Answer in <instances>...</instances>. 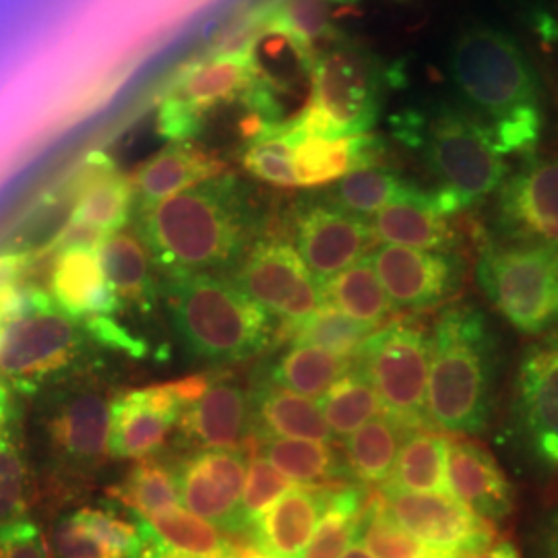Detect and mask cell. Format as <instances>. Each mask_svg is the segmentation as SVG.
I'll use <instances>...</instances> for the list:
<instances>
[{
    "mask_svg": "<svg viewBox=\"0 0 558 558\" xmlns=\"http://www.w3.org/2000/svg\"><path fill=\"white\" fill-rule=\"evenodd\" d=\"M461 558H521L519 557V550L511 544V542H507V539H502V542H497V544H490V546H486V548H482L478 553H472V555H468V557Z\"/></svg>",
    "mask_w": 558,
    "mask_h": 558,
    "instance_id": "cell-52",
    "label": "cell"
},
{
    "mask_svg": "<svg viewBox=\"0 0 558 558\" xmlns=\"http://www.w3.org/2000/svg\"><path fill=\"white\" fill-rule=\"evenodd\" d=\"M0 558H50L40 527L29 519L0 525Z\"/></svg>",
    "mask_w": 558,
    "mask_h": 558,
    "instance_id": "cell-47",
    "label": "cell"
},
{
    "mask_svg": "<svg viewBox=\"0 0 558 558\" xmlns=\"http://www.w3.org/2000/svg\"><path fill=\"white\" fill-rule=\"evenodd\" d=\"M29 257L25 253H4L0 255V292L20 281Z\"/></svg>",
    "mask_w": 558,
    "mask_h": 558,
    "instance_id": "cell-50",
    "label": "cell"
},
{
    "mask_svg": "<svg viewBox=\"0 0 558 558\" xmlns=\"http://www.w3.org/2000/svg\"><path fill=\"white\" fill-rule=\"evenodd\" d=\"M85 329L41 290L17 319L0 325V380L20 396L38 393L85 352Z\"/></svg>",
    "mask_w": 558,
    "mask_h": 558,
    "instance_id": "cell-6",
    "label": "cell"
},
{
    "mask_svg": "<svg viewBox=\"0 0 558 558\" xmlns=\"http://www.w3.org/2000/svg\"><path fill=\"white\" fill-rule=\"evenodd\" d=\"M209 377L197 375L166 385L122 393L112 401L110 458L145 459L156 453L180 422L184 408L207 389Z\"/></svg>",
    "mask_w": 558,
    "mask_h": 558,
    "instance_id": "cell-12",
    "label": "cell"
},
{
    "mask_svg": "<svg viewBox=\"0 0 558 558\" xmlns=\"http://www.w3.org/2000/svg\"><path fill=\"white\" fill-rule=\"evenodd\" d=\"M476 281L519 333L539 336L558 327V248L530 242L486 246Z\"/></svg>",
    "mask_w": 558,
    "mask_h": 558,
    "instance_id": "cell-7",
    "label": "cell"
},
{
    "mask_svg": "<svg viewBox=\"0 0 558 558\" xmlns=\"http://www.w3.org/2000/svg\"><path fill=\"white\" fill-rule=\"evenodd\" d=\"M319 405L329 430L338 437L354 435L380 412L379 396L356 362L320 396Z\"/></svg>",
    "mask_w": 558,
    "mask_h": 558,
    "instance_id": "cell-42",
    "label": "cell"
},
{
    "mask_svg": "<svg viewBox=\"0 0 558 558\" xmlns=\"http://www.w3.org/2000/svg\"><path fill=\"white\" fill-rule=\"evenodd\" d=\"M410 433L387 416L371 420L345 442L350 472L366 484H385L391 478L399 453V439Z\"/></svg>",
    "mask_w": 558,
    "mask_h": 558,
    "instance_id": "cell-40",
    "label": "cell"
},
{
    "mask_svg": "<svg viewBox=\"0 0 558 558\" xmlns=\"http://www.w3.org/2000/svg\"><path fill=\"white\" fill-rule=\"evenodd\" d=\"M246 470V456L240 449H203L177 470L180 502L221 532L242 534L240 507Z\"/></svg>",
    "mask_w": 558,
    "mask_h": 558,
    "instance_id": "cell-15",
    "label": "cell"
},
{
    "mask_svg": "<svg viewBox=\"0 0 558 558\" xmlns=\"http://www.w3.org/2000/svg\"><path fill=\"white\" fill-rule=\"evenodd\" d=\"M242 166L255 179L274 186H299L294 172V143L286 133V122L265 129L259 137L251 140L242 154Z\"/></svg>",
    "mask_w": 558,
    "mask_h": 558,
    "instance_id": "cell-45",
    "label": "cell"
},
{
    "mask_svg": "<svg viewBox=\"0 0 558 558\" xmlns=\"http://www.w3.org/2000/svg\"><path fill=\"white\" fill-rule=\"evenodd\" d=\"M260 80L257 52L201 54L186 62L161 96L160 135L174 143L195 137L211 110L240 98L248 100Z\"/></svg>",
    "mask_w": 558,
    "mask_h": 558,
    "instance_id": "cell-10",
    "label": "cell"
},
{
    "mask_svg": "<svg viewBox=\"0 0 558 558\" xmlns=\"http://www.w3.org/2000/svg\"><path fill=\"white\" fill-rule=\"evenodd\" d=\"M234 283L267 313L294 325L311 317L320 304V288L299 251L283 240H259L234 274Z\"/></svg>",
    "mask_w": 558,
    "mask_h": 558,
    "instance_id": "cell-13",
    "label": "cell"
},
{
    "mask_svg": "<svg viewBox=\"0 0 558 558\" xmlns=\"http://www.w3.org/2000/svg\"><path fill=\"white\" fill-rule=\"evenodd\" d=\"M447 482L456 499L490 523L513 511V488L497 459L472 440L449 442Z\"/></svg>",
    "mask_w": 558,
    "mask_h": 558,
    "instance_id": "cell-23",
    "label": "cell"
},
{
    "mask_svg": "<svg viewBox=\"0 0 558 558\" xmlns=\"http://www.w3.org/2000/svg\"><path fill=\"white\" fill-rule=\"evenodd\" d=\"M161 294L182 345L195 359H253L276 333L271 313L234 281L216 274L166 278Z\"/></svg>",
    "mask_w": 558,
    "mask_h": 558,
    "instance_id": "cell-3",
    "label": "cell"
},
{
    "mask_svg": "<svg viewBox=\"0 0 558 558\" xmlns=\"http://www.w3.org/2000/svg\"><path fill=\"white\" fill-rule=\"evenodd\" d=\"M108 497L129 507L137 518L160 515L180 507L177 470L154 459H140L122 482L108 488Z\"/></svg>",
    "mask_w": 558,
    "mask_h": 558,
    "instance_id": "cell-38",
    "label": "cell"
},
{
    "mask_svg": "<svg viewBox=\"0 0 558 558\" xmlns=\"http://www.w3.org/2000/svg\"><path fill=\"white\" fill-rule=\"evenodd\" d=\"M311 77L313 100L286 122L292 143L302 137H359L375 126L383 77L368 52L354 46L327 48L313 62Z\"/></svg>",
    "mask_w": 558,
    "mask_h": 558,
    "instance_id": "cell-5",
    "label": "cell"
},
{
    "mask_svg": "<svg viewBox=\"0 0 558 558\" xmlns=\"http://www.w3.org/2000/svg\"><path fill=\"white\" fill-rule=\"evenodd\" d=\"M101 240L59 244L50 269V296L81 325L120 313L119 299L104 271Z\"/></svg>",
    "mask_w": 558,
    "mask_h": 558,
    "instance_id": "cell-20",
    "label": "cell"
},
{
    "mask_svg": "<svg viewBox=\"0 0 558 558\" xmlns=\"http://www.w3.org/2000/svg\"><path fill=\"white\" fill-rule=\"evenodd\" d=\"M149 257L166 278L220 274L251 251L255 211L236 177L221 174L149 207L137 226Z\"/></svg>",
    "mask_w": 558,
    "mask_h": 558,
    "instance_id": "cell-1",
    "label": "cell"
},
{
    "mask_svg": "<svg viewBox=\"0 0 558 558\" xmlns=\"http://www.w3.org/2000/svg\"><path fill=\"white\" fill-rule=\"evenodd\" d=\"M379 141L368 135L320 140L302 137L294 143V172L299 186H320L345 174L375 166L379 154Z\"/></svg>",
    "mask_w": 558,
    "mask_h": 558,
    "instance_id": "cell-30",
    "label": "cell"
},
{
    "mask_svg": "<svg viewBox=\"0 0 558 558\" xmlns=\"http://www.w3.org/2000/svg\"><path fill=\"white\" fill-rule=\"evenodd\" d=\"M135 209L131 179L104 156H94L75 180V203L66 228L108 236L126 228Z\"/></svg>",
    "mask_w": 558,
    "mask_h": 558,
    "instance_id": "cell-22",
    "label": "cell"
},
{
    "mask_svg": "<svg viewBox=\"0 0 558 558\" xmlns=\"http://www.w3.org/2000/svg\"><path fill=\"white\" fill-rule=\"evenodd\" d=\"M240 558H274V557H267V555H263V553H248V555H242Z\"/></svg>",
    "mask_w": 558,
    "mask_h": 558,
    "instance_id": "cell-56",
    "label": "cell"
},
{
    "mask_svg": "<svg viewBox=\"0 0 558 558\" xmlns=\"http://www.w3.org/2000/svg\"><path fill=\"white\" fill-rule=\"evenodd\" d=\"M375 329L377 325L373 323L354 319L336 306L320 304L311 317L294 325H283L281 331L292 345H313L343 359H356L360 348Z\"/></svg>",
    "mask_w": 558,
    "mask_h": 558,
    "instance_id": "cell-35",
    "label": "cell"
},
{
    "mask_svg": "<svg viewBox=\"0 0 558 558\" xmlns=\"http://www.w3.org/2000/svg\"><path fill=\"white\" fill-rule=\"evenodd\" d=\"M263 458L286 478L311 488H323L343 474L338 453L319 440H263Z\"/></svg>",
    "mask_w": 558,
    "mask_h": 558,
    "instance_id": "cell-41",
    "label": "cell"
},
{
    "mask_svg": "<svg viewBox=\"0 0 558 558\" xmlns=\"http://www.w3.org/2000/svg\"><path fill=\"white\" fill-rule=\"evenodd\" d=\"M101 263L108 283L119 299L120 311L149 315L158 302L154 260L137 230L122 228L101 240Z\"/></svg>",
    "mask_w": 558,
    "mask_h": 558,
    "instance_id": "cell-27",
    "label": "cell"
},
{
    "mask_svg": "<svg viewBox=\"0 0 558 558\" xmlns=\"http://www.w3.org/2000/svg\"><path fill=\"white\" fill-rule=\"evenodd\" d=\"M499 221L509 239L558 248V158L532 161L502 184Z\"/></svg>",
    "mask_w": 558,
    "mask_h": 558,
    "instance_id": "cell-19",
    "label": "cell"
},
{
    "mask_svg": "<svg viewBox=\"0 0 558 558\" xmlns=\"http://www.w3.org/2000/svg\"><path fill=\"white\" fill-rule=\"evenodd\" d=\"M251 393L236 380L216 379L184 408L179 424L201 449H240L251 437Z\"/></svg>",
    "mask_w": 558,
    "mask_h": 558,
    "instance_id": "cell-21",
    "label": "cell"
},
{
    "mask_svg": "<svg viewBox=\"0 0 558 558\" xmlns=\"http://www.w3.org/2000/svg\"><path fill=\"white\" fill-rule=\"evenodd\" d=\"M137 521L85 507L60 519L52 530L54 558H140Z\"/></svg>",
    "mask_w": 558,
    "mask_h": 558,
    "instance_id": "cell-25",
    "label": "cell"
},
{
    "mask_svg": "<svg viewBox=\"0 0 558 558\" xmlns=\"http://www.w3.org/2000/svg\"><path fill=\"white\" fill-rule=\"evenodd\" d=\"M536 553L538 558H558V507L539 523Z\"/></svg>",
    "mask_w": 558,
    "mask_h": 558,
    "instance_id": "cell-49",
    "label": "cell"
},
{
    "mask_svg": "<svg viewBox=\"0 0 558 558\" xmlns=\"http://www.w3.org/2000/svg\"><path fill=\"white\" fill-rule=\"evenodd\" d=\"M32 500V476L17 430L0 426V525L25 519Z\"/></svg>",
    "mask_w": 558,
    "mask_h": 558,
    "instance_id": "cell-44",
    "label": "cell"
},
{
    "mask_svg": "<svg viewBox=\"0 0 558 558\" xmlns=\"http://www.w3.org/2000/svg\"><path fill=\"white\" fill-rule=\"evenodd\" d=\"M497 336L472 304L440 313L430 336L426 408L430 420L453 435H482L493 416Z\"/></svg>",
    "mask_w": 558,
    "mask_h": 558,
    "instance_id": "cell-2",
    "label": "cell"
},
{
    "mask_svg": "<svg viewBox=\"0 0 558 558\" xmlns=\"http://www.w3.org/2000/svg\"><path fill=\"white\" fill-rule=\"evenodd\" d=\"M430 558H461V555L453 553V550H435Z\"/></svg>",
    "mask_w": 558,
    "mask_h": 558,
    "instance_id": "cell-55",
    "label": "cell"
},
{
    "mask_svg": "<svg viewBox=\"0 0 558 558\" xmlns=\"http://www.w3.org/2000/svg\"><path fill=\"white\" fill-rule=\"evenodd\" d=\"M420 133L430 170L440 180L439 189L433 191L435 201L447 218L502 186L507 163L484 122L449 110Z\"/></svg>",
    "mask_w": 558,
    "mask_h": 558,
    "instance_id": "cell-8",
    "label": "cell"
},
{
    "mask_svg": "<svg viewBox=\"0 0 558 558\" xmlns=\"http://www.w3.org/2000/svg\"><path fill=\"white\" fill-rule=\"evenodd\" d=\"M416 191L418 186L401 179L396 172L368 166L339 179L338 184L327 195V203L360 218H366L379 214L380 209L396 201L410 197Z\"/></svg>",
    "mask_w": 558,
    "mask_h": 558,
    "instance_id": "cell-37",
    "label": "cell"
},
{
    "mask_svg": "<svg viewBox=\"0 0 558 558\" xmlns=\"http://www.w3.org/2000/svg\"><path fill=\"white\" fill-rule=\"evenodd\" d=\"M356 366L379 396L385 416L403 430L428 426V375L430 339L410 323L393 320L364 341Z\"/></svg>",
    "mask_w": 558,
    "mask_h": 558,
    "instance_id": "cell-9",
    "label": "cell"
},
{
    "mask_svg": "<svg viewBox=\"0 0 558 558\" xmlns=\"http://www.w3.org/2000/svg\"><path fill=\"white\" fill-rule=\"evenodd\" d=\"M518 416L539 463L558 470V333L530 345L521 359Z\"/></svg>",
    "mask_w": 558,
    "mask_h": 558,
    "instance_id": "cell-18",
    "label": "cell"
},
{
    "mask_svg": "<svg viewBox=\"0 0 558 558\" xmlns=\"http://www.w3.org/2000/svg\"><path fill=\"white\" fill-rule=\"evenodd\" d=\"M329 497V488L288 490L253 525L255 550L267 557L299 558L313 538Z\"/></svg>",
    "mask_w": 558,
    "mask_h": 558,
    "instance_id": "cell-24",
    "label": "cell"
},
{
    "mask_svg": "<svg viewBox=\"0 0 558 558\" xmlns=\"http://www.w3.org/2000/svg\"><path fill=\"white\" fill-rule=\"evenodd\" d=\"M223 174V163L186 141L172 143L131 177L135 209L149 207Z\"/></svg>",
    "mask_w": 558,
    "mask_h": 558,
    "instance_id": "cell-26",
    "label": "cell"
},
{
    "mask_svg": "<svg viewBox=\"0 0 558 558\" xmlns=\"http://www.w3.org/2000/svg\"><path fill=\"white\" fill-rule=\"evenodd\" d=\"M341 558H375L368 550H364L362 546H359V544H354L345 555Z\"/></svg>",
    "mask_w": 558,
    "mask_h": 558,
    "instance_id": "cell-54",
    "label": "cell"
},
{
    "mask_svg": "<svg viewBox=\"0 0 558 558\" xmlns=\"http://www.w3.org/2000/svg\"><path fill=\"white\" fill-rule=\"evenodd\" d=\"M110 391L100 380L66 385L50 401L46 435L52 458L75 474L96 472L110 458Z\"/></svg>",
    "mask_w": 558,
    "mask_h": 558,
    "instance_id": "cell-11",
    "label": "cell"
},
{
    "mask_svg": "<svg viewBox=\"0 0 558 558\" xmlns=\"http://www.w3.org/2000/svg\"><path fill=\"white\" fill-rule=\"evenodd\" d=\"M140 525V523H137ZM141 538H143V546H141L140 558H193L186 557V555H180L174 553L170 548H166L163 544H160L154 536H149L143 527L140 525Z\"/></svg>",
    "mask_w": 558,
    "mask_h": 558,
    "instance_id": "cell-51",
    "label": "cell"
},
{
    "mask_svg": "<svg viewBox=\"0 0 558 558\" xmlns=\"http://www.w3.org/2000/svg\"><path fill=\"white\" fill-rule=\"evenodd\" d=\"M373 242L375 234L371 221L327 201L311 205L296 218L300 257L319 288L359 263Z\"/></svg>",
    "mask_w": 558,
    "mask_h": 558,
    "instance_id": "cell-17",
    "label": "cell"
},
{
    "mask_svg": "<svg viewBox=\"0 0 558 558\" xmlns=\"http://www.w3.org/2000/svg\"><path fill=\"white\" fill-rule=\"evenodd\" d=\"M15 405H13V391L0 380V426H7L13 422Z\"/></svg>",
    "mask_w": 558,
    "mask_h": 558,
    "instance_id": "cell-53",
    "label": "cell"
},
{
    "mask_svg": "<svg viewBox=\"0 0 558 558\" xmlns=\"http://www.w3.org/2000/svg\"><path fill=\"white\" fill-rule=\"evenodd\" d=\"M141 527L166 548L193 558H240L239 548L221 534L220 527L191 513L189 509H170L154 518H137Z\"/></svg>",
    "mask_w": 558,
    "mask_h": 558,
    "instance_id": "cell-32",
    "label": "cell"
},
{
    "mask_svg": "<svg viewBox=\"0 0 558 558\" xmlns=\"http://www.w3.org/2000/svg\"><path fill=\"white\" fill-rule=\"evenodd\" d=\"M354 360L313 345H292L271 368V385L304 398H320L336 380L352 371Z\"/></svg>",
    "mask_w": 558,
    "mask_h": 558,
    "instance_id": "cell-34",
    "label": "cell"
},
{
    "mask_svg": "<svg viewBox=\"0 0 558 558\" xmlns=\"http://www.w3.org/2000/svg\"><path fill=\"white\" fill-rule=\"evenodd\" d=\"M451 77L486 126L539 114L538 77L518 41L493 27H472L451 50Z\"/></svg>",
    "mask_w": 558,
    "mask_h": 558,
    "instance_id": "cell-4",
    "label": "cell"
},
{
    "mask_svg": "<svg viewBox=\"0 0 558 558\" xmlns=\"http://www.w3.org/2000/svg\"><path fill=\"white\" fill-rule=\"evenodd\" d=\"M379 499L389 518L435 550H453L468 557L490 546L495 539L493 523L478 518L451 493L383 488Z\"/></svg>",
    "mask_w": 558,
    "mask_h": 558,
    "instance_id": "cell-14",
    "label": "cell"
},
{
    "mask_svg": "<svg viewBox=\"0 0 558 558\" xmlns=\"http://www.w3.org/2000/svg\"><path fill=\"white\" fill-rule=\"evenodd\" d=\"M292 488V480L286 478L267 459H251L240 507L242 532L251 534L257 519Z\"/></svg>",
    "mask_w": 558,
    "mask_h": 558,
    "instance_id": "cell-46",
    "label": "cell"
},
{
    "mask_svg": "<svg viewBox=\"0 0 558 558\" xmlns=\"http://www.w3.org/2000/svg\"><path fill=\"white\" fill-rule=\"evenodd\" d=\"M83 329L98 339L104 345L126 352L135 359H143L147 354V343L143 339L131 336V331L126 327H122L114 317H98V319L87 320L83 323Z\"/></svg>",
    "mask_w": 558,
    "mask_h": 558,
    "instance_id": "cell-48",
    "label": "cell"
},
{
    "mask_svg": "<svg viewBox=\"0 0 558 558\" xmlns=\"http://www.w3.org/2000/svg\"><path fill=\"white\" fill-rule=\"evenodd\" d=\"M371 226L375 240L385 244L447 253L453 242L451 226L447 216L440 214L435 193L422 189L380 209Z\"/></svg>",
    "mask_w": 558,
    "mask_h": 558,
    "instance_id": "cell-28",
    "label": "cell"
},
{
    "mask_svg": "<svg viewBox=\"0 0 558 558\" xmlns=\"http://www.w3.org/2000/svg\"><path fill=\"white\" fill-rule=\"evenodd\" d=\"M366 493L360 486L331 490L327 509L299 558H341L354 544L360 519L366 509Z\"/></svg>",
    "mask_w": 558,
    "mask_h": 558,
    "instance_id": "cell-39",
    "label": "cell"
},
{
    "mask_svg": "<svg viewBox=\"0 0 558 558\" xmlns=\"http://www.w3.org/2000/svg\"><path fill=\"white\" fill-rule=\"evenodd\" d=\"M366 259L398 308H433L458 290L461 279V263L445 251L383 244Z\"/></svg>",
    "mask_w": 558,
    "mask_h": 558,
    "instance_id": "cell-16",
    "label": "cell"
},
{
    "mask_svg": "<svg viewBox=\"0 0 558 558\" xmlns=\"http://www.w3.org/2000/svg\"><path fill=\"white\" fill-rule=\"evenodd\" d=\"M320 299L323 304L336 306L341 313L373 325H379L393 306L366 257L329 279L320 288Z\"/></svg>",
    "mask_w": 558,
    "mask_h": 558,
    "instance_id": "cell-36",
    "label": "cell"
},
{
    "mask_svg": "<svg viewBox=\"0 0 558 558\" xmlns=\"http://www.w3.org/2000/svg\"><path fill=\"white\" fill-rule=\"evenodd\" d=\"M356 544L375 558H430L435 548L410 534L383 509L379 495L366 502Z\"/></svg>",
    "mask_w": 558,
    "mask_h": 558,
    "instance_id": "cell-43",
    "label": "cell"
},
{
    "mask_svg": "<svg viewBox=\"0 0 558 558\" xmlns=\"http://www.w3.org/2000/svg\"><path fill=\"white\" fill-rule=\"evenodd\" d=\"M338 2L341 0H276L269 34L281 36L308 73L319 54L317 44L333 32L331 20Z\"/></svg>",
    "mask_w": 558,
    "mask_h": 558,
    "instance_id": "cell-33",
    "label": "cell"
},
{
    "mask_svg": "<svg viewBox=\"0 0 558 558\" xmlns=\"http://www.w3.org/2000/svg\"><path fill=\"white\" fill-rule=\"evenodd\" d=\"M449 440L424 430L403 435L391 478L383 488L405 493H449L447 482Z\"/></svg>",
    "mask_w": 558,
    "mask_h": 558,
    "instance_id": "cell-31",
    "label": "cell"
},
{
    "mask_svg": "<svg viewBox=\"0 0 558 558\" xmlns=\"http://www.w3.org/2000/svg\"><path fill=\"white\" fill-rule=\"evenodd\" d=\"M251 433L263 440L304 439L331 442V430L323 418L319 401L292 393L276 385L259 387L253 396Z\"/></svg>",
    "mask_w": 558,
    "mask_h": 558,
    "instance_id": "cell-29",
    "label": "cell"
}]
</instances>
